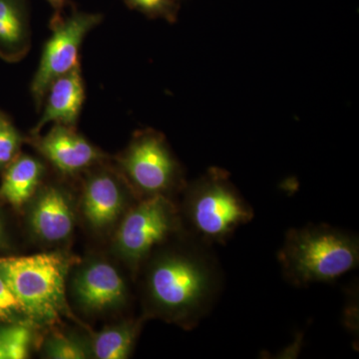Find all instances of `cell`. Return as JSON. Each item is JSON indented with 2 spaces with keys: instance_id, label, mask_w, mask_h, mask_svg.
<instances>
[{
  "instance_id": "15",
  "label": "cell",
  "mask_w": 359,
  "mask_h": 359,
  "mask_svg": "<svg viewBox=\"0 0 359 359\" xmlns=\"http://www.w3.org/2000/svg\"><path fill=\"white\" fill-rule=\"evenodd\" d=\"M141 321H124L104 328L95 334L91 344L93 358L98 359L128 358L140 332Z\"/></svg>"
},
{
  "instance_id": "19",
  "label": "cell",
  "mask_w": 359,
  "mask_h": 359,
  "mask_svg": "<svg viewBox=\"0 0 359 359\" xmlns=\"http://www.w3.org/2000/svg\"><path fill=\"white\" fill-rule=\"evenodd\" d=\"M130 9L140 11L151 18H163L169 22L177 20V0H123Z\"/></svg>"
},
{
  "instance_id": "8",
  "label": "cell",
  "mask_w": 359,
  "mask_h": 359,
  "mask_svg": "<svg viewBox=\"0 0 359 359\" xmlns=\"http://www.w3.org/2000/svg\"><path fill=\"white\" fill-rule=\"evenodd\" d=\"M72 294L78 306L90 313L119 309L127 301L126 283L117 269L107 262H88L73 278Z\"/></svg>"
},
{
  "instance_id": "14",
  "label": "cell",
  "mask_w": 359,
  "mask_h": 359,
  "mask_svg": "<svg viewBox=\"0 0 359 359\" xmlns=\"http://www.w3.org/2000/svg\"><path fill=\"white\" fill-rule=\"evenodd\" d=\"M4 171L0 184V199L20 209L39 191L45 167L37 158L20 154Z\"/></svg>"
},
{
  "instance_id": "13",
  "label": "cell",
  "mask_w": 359,
  "mask_h": 359,
  "mask_svg": "<svg viewBox=\"0 0 359 359\" xmlns=\"http://www.w3.org/2000/svg\"><path fill=\"white\" fill-rule=\"evenodd\" d=\"M30 46L32 30L26 0H0V58L18 62L27 55Z\"/></svg>"
},
{
  "instance_id": "7",
  "label": "cell",
  "mask_w": 359,
  "mask_h": 359,
  "mask_svg": "<svg viewBox=\"0 0 359 359\" xmlns=\"http://www.w3.org/2000/svg\"><path fill=\"white\" fill-rule=\"evenodd\" d=\"M103 16L73 9L69 15H55L50 21L52 34L42 51L39 68L30 86L37 109L54 80L80 65L79 50L86 35L100 25Z\"/></svg>"
},
{
  "instance_id": "2",
  "label": "cell",
  "mask_w": 359,
  "mask_h": 359,
  "mask_svg": "<svg viewBox=\"0 0 359 359\" xmlns=\"http://www.w3.org/2000/svg\"><path fill=\"white\" fill-rule=\"evenodd\" d=\"M278 261L285 278L297 287L332 282L358 268V238L325 224L290 229Z\"/></svg>"
},
{
  "instance_id": "4",
  "label": "cell",
  "mask_w": 359,
  "mask_h": 359,
  "mask_svg": "<svg viewBox=\"0 0 359 359\" xmlns=\"http://www.w3.org/2000/svg\"><path fill=\"white\" fill-rule=\"evenodd\" d=\"M184 189L182 224L188 229L187 235L204 244H226L254 219V210L224 170L212 168Z\"/></svg>"
},
{
  "instance_id": "20",
  "label": "cell",
  "mask_w": 359,
  "mask_h": 359,
  "mask_svg": "<svg viewBox=\"0 0 359 359\" xmlns=\"http://www.w3.org/2000/svg\"><path fill=\"white\" fill-rule=\"evenodd\" d=\"M0 323H30L21 306L4 278L0 276Z\"/></svg>"
},
{
  "instance_id": "17",
  "label": "cell",
  "mask_w": 359,
  "mask_h": 359,
  "mask_svg": "<svg viewBox=\"0 0 359 359\" xmlns=\"http://www.w3.org/2000/svg\"><path fill=\"white\" fill-rule=\"evenodd\" d=\"M44 358L50 359H85L91 358V346L76 335L53 332L42 346Z\"/></svg>"
},
{
  "instance_id": "6",
  "label": "cell",
  "mask_w": 359,
  "mask_h": 359,
  "mask_svg": "<svg viewBox=\"0 0 359 359\" xmlns=\"http://www.w3.org/2000/svg\"><path fill=\"white\" fill-rule=\"evenodd\" d=\"M182 230L178 208L170 198H145L123 217L116 233V250L129 266L137 269Z\"/></svg>"
},
{
  "instance_id": "12",
  "label": "cell",
  "mask_w": 359,
  "mask_h": 359,
  "mask_svg": "<svg viewBox=\"0 0 359 359\" xmlns=\"http://www.w3.org/2000/svg\"><path fill=\"white\" fill-rule=\"evenodd\" d=\"M84 100V81L79 65L52 82L45 94L41 118L32 135L39 134L49 123L76 126Z\"/></svg>"
},
{
  "instance_id": "10",
  "label": "cell",
  "mask_w": 359,
  "mask_h": 359,
  "mask_svg": "<svg viewBox=\"0 0 359 359\" xmlns=\"http://www.w3.org/2000/svg\"><path fill=\"white\" fill-rule=\"evenodd\" d=\"M126 180L109 168L99 167L87 175L82 194V211L94 230L114 224L127 207Z\"/></svg>"
},
{
  "instance_id": "3",
  "label": "cell",
  "mask_w": 359,
  "mask_h": 359,
  "mask_svg": "<svg viewBox=\"0 0 359 359\" xmlns=\"http://www.w3.org/2000/svg\"><path fill=\"white\" fill-rule=\"evenodd\" d=\"M77 262L62 252L0 257V276L30 323L50 325L68 313L66 278Z\"/></svg>"
},
{
  "instance_id": "11",
  "label": "cell",
  "mask_w": 359,
  "mask_h": 359,
  "mask_svg": "<svg viewBox=\"0 0 359 359\" xmlns=\"http://www.w3.org/2000/svg\"><path fill=\"white\" fill-rule=\"evenodd\" d=\"M29 226L37 238L48 244L65 242L72 235L74 210L65 189L48 185L37 191L32 198Z\"/></svg>"
},
{
  "instance_id": "22",
  "label": "cell",
  "mask_w": 359,
  "mask_h": 359,
  "mask_svg": "<svg viewBox=\"0 0 359 359\" xmlns=\"http://www.w3.org/2000/svg\"><path fill=\"white\" fill-rule=\"evenodd\" d=\"M6 242V233H4V224L0 221V245H2Z\"/></svg>"
},
{
  "instance_id": "16",
  "label": "cell",
  "mask_w": 359,
  "mask_h": 359,
  "mask_svg": "<svg viewBox=\"0 0 359 359\" xmlns=\"http://www.w3.org/2000/svg\"><path fill=\"white\" fill-rule=\"evenodd\" d=\"M32 340L29 323H9L0 327V359L27 358Z\"/></svg>"
},
{
  "instance_id": "1",
  "label": "cell",
  "mask_w": 359,
  "mask_h": 359,
  "mask_svg": "<svg viewBox=\"0 0 359 359\" xmlns=\"http://www.w3.org/2000/svg\"><path fill=\"white\" fill-rule=\"evenodd\" d=\"M187 236L148 257L144 292L150 314L193 328L218 299L223 275L212 245Z\"/></svg>"
},
{
  "instance_id": "18",
  "label": "cell",
  "mask_w": 359,
  "mask_h": 359,
  "mask_svg": "<svg viewBox=\"0 0 359 359\" xmlns=\"http://www.w3.org/2000/svg\"><path fill=\"white\" fill-rule=\"evenodd\" d=\"M23 140L9 116L0 110V171H4L20 155Z\"/></svg>"
},
{
  "instance_id": "5",
  "label": "cell",
  "mask_w": 359,
  "mask_h": 359,
  "mask_svg": "<svg viewBox=\"0 0 359 359\" xmlns=\"http://www.w3.org/2000/svg\"><path fill=\"white\" fill-rule=\"evenodd\" d=\"M122 176L141 199L165 196L185 188L183 171L166 139L155 130L137 132L118 157Z\"/></svg>"
},
{
  "instance_id": "9",
  "label": "cell",
  "mask_w": 359,
  "mask_h": 359,
  "mask_svg": "<svg viewBox=\"0 0 359 359\" xmlns=\"http://www.w3.org/2000/svg\"><path fill=\"white\" fill-rule=\"evenodd\" d=\"M32 143L61 174L76 175L100 164L105 154L74 127L54 124L48 133L32 135Z\"/></svg>"
},
{
  "instance_id": "21",
  "label": "cell",
  "mask_w": 359,
  "mask_h": 359,
  "mask_svg": "<svg viewBox=\"0 0 359 359\" xmlns=\"http://www.w3.org/2000/svg\"><path fill=\"white\" fill-rule=\"evenodd\" d=\"M50 4L53 11H55V15L62 14L63 9L67 4V0H46Z\"/></svg>"
}]
</instances>
